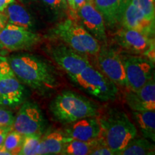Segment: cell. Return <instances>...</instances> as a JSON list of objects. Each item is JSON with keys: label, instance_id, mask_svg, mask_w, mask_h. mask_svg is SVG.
I'll return each mask as SVG.
<instances>
[{"label": "cell", "instance_id": "cell-1", "mask_svg": "<svg viewBox=\"0 0 155 155\" xmlns=\"http://www.w3.org/2000/svg\"><path fill=\"white\" fill-rule=\"evenodd\" d=\"M15 76L42 96L50 94L59 86V76L55 68L41 57L19 53L7 58Z\"/></svg>", "mask_w": 155, "mask_h": 155}, {"label": "cell", "instance_id": "cell-2", "mask_svg": "<svg viewBox=\"0 0 155 155\" xmlns=\"http://www.w3.org/2000/svg\"><path fill=\"white\" fill-rule=\"evenodd\" d=\"M100 134L98 138L116 154L137 137L135 125L125 112L112 108L106 111L98 119Z\"/></svg>", "mask_w": 155, "mask_h": 155}, {"label": "cell", "instance_id": "cell-3", "mask_svg": "<svg viewBox=\"0 0 155 155\" xmlns=\"http://www.w3.org/2000/svg\"><path fill=\"white\" fill-rule=\"evenodd\" d=\"M49 108L54 119L63 124L98 115V106L96 103L71 91H64L58 94Z\"/></svg>", "mask_w": 155, "mask_h": 155}, {"label": "cell", "instance_id": "cell-4", "mask_svg": "<svg viewBox=\"0 0 155 155\" xmlns=\"http://www.w3.org/2000/svg\"><path fill=\"white\" fill-rule=\"evenodd\" d=\"M69 78L75 86L101 101H114L117 98V85L91 64L80 73Z\"/></svg>", "mask_w": 155, "mask_h": 155}, {"label": "cell", "instance_id": "cell-5", "mask_svg": "<svg viewBox=\"0 0 155 155\" xmlns=\"http://www.w3.org/2000/svg\"><path fill=\"white\" fill-rule=\"evenodd\" d=\"M53 34L69 47L84 55H96L100 50V42L73 19H67L59 23L54 28Z\"/></svg>", "mask_w": 155, "mask_h": 155}, {"label": "cell", "instance_id": "cell-6", "mask_svg": "<svg viewBox=\"0 0 155 155\" xmlns=\"http://www.w3.org/2000/svg\"><path fill=\"white\" fill-rule=\"evenodd\" d=\"M46 127L47 121L38 104L27 101L22 103L15 117L12 129L23 136H42Z\"/></svg>", "mask_w": 155, "mask_h": 155}, {"label": "cell", "instance_id": "cell-7", "mask_svg": "<svg viewBox=\"0 0 155 155\" xmlns=\"http://www.w3.org/2000/svg\"><path fill=\"white\" fill-rule=\"evenodd\" d=\"M45 51L69 77L78 75L90 65L86 55L79 53L66 44L48 45Z\"/></svg>", "mask_w": 155, "mask_h": 155}, {"label": "cell", "instance_id": "cell-8", "mask_svg": "<svg viewBox=\"0 0 155 155\" xmlns=\"http://www.w3.org/2000/svg\"><path fill=\"white\" fill-rule=\"evenodd\" d=\"M124 65L127 88H140L154 78V63L141 55H121Z\"/></svg>", "mask_w": 155, "mask_h": 155}, {"label": "cell", "instance_id": "cell-9", "mask_svg": "<svg viewBox=\"0 0 155 155\" xmlns=\"http://www.w3.org/2000/svg\"><path fill=\"white\" fill-rule=\"evenodd\" d=\"M116 43L134 55H141L154 63V38L131 29L123 28L115 35Z\"/></svg>", "mask_w": 155, "mask_h": 155}, {"label": "cell", "instance_id": "cell-10", "mask_svg": "<svg viewBox=\"0 0 155 155\" xmlns=\"http://www.w3.org/2000/svg\"><path fill=\"white\" fill-rule=\"evenodd\" d=\"M40 41V35L9 23L0 31V45L9 51L29 50Z\"/></svg>", "mask_w": 155, "mask_h": 155}, {"label": "cell", "instance_id": "cell-11", "mask_svg": "<svg viewBox=\"0 0 155 155\" xmlns=\"http://www.w3.org/2000/svg\"><path fill=\"white\" fill-rule=\"evenodd\" d=\"M98 65L106 77L119 86L127 87V82L121 55L104 45L96 54Z\"/></svg>", "mask_w": 155, "mask_h": 155}, {"label": "cell", "instance_id": "cell-12", "mask_svg": "<svg viewBox=\"0 0 155 155\" xmlns=\"http://www.w3.org/2000/svg\"><path fill=\"white\" fill-rule=\"evenodd\" d=\"M82 26L99 42L106 41L105 22L99 12L95 8L91 2H86L78 10Z\"/></svg>", "mask_w": 155, "mask_h": 155}, {"label": "cell", "instance_id": "cell-13", "mask_svg": "<svg viewBox=\"0 0 155 155\" xmlns=\"http://www.w3.org/2000/svg\"><path fill=\"white\" fill-rule=\"evenodd\" d=\"M27 96V91L15 75L0 79V105L15 108L22 104Z\"/></svg>", "mask_w": 155, "mask_h": 155}, {"label": "cell", "instance_id": "cell-14", "mask_svg": "<svg viewBox=\"0 0 155 155\" xmlns=\"http://www.w3.org/2000/svg\"><path fill=\"white\" fill-rule=\"evenodd\" d=\"M125 100L127 105L134 111H153L155 109L154 78L149 81L140 88L129 90L126 93Z\"/></svg>", "mask_w": 155, "mask_h": 155}, {"label": "cell", "instance_id": "cell-15", "mask_svg": "<svg viewBox=\"0 0 155 155\" xmlns=\"http://www.w3.org/2000/svg\"><path fill=\"white\" fill-rule=\"evenodd\" d=\"M120 23L124 28L138 31L145 35L154 38V20L147 18L131 2L124 11Z\"/></svg>", "mask_w": 155, "mask_h": 155}, {"label": "cell", "instance_id": "cell-16", "mask_svg": "<svg viewBox=\"0 0 155 155\" xmlns=\"http://www.w3.org/2000/svg\"><path fill=\"white\" fill-rule=\"evenodd\" d=\"M66 125L64 133L71 139L91 141L96 139L99 136V121L95 116L83 118Z\"/></svg>", "mask_w": 155, "mask_h": 155}, {"label": "cell", "instance_id": "cell-17", "mask_svg": "<svg viewBox=\"0 0 155 155\" xmlns=\"http://www.w3.org/2000/svg\"><path fill=\"white\" fill-rule=\"evenodd\" d=\"M131 0H93L92 4L102 15L108 26L120 22L122 15Z\"/></svg>", "mask_w": 155, "mask_h": 155}, {"label": "cell", "instance_id": "cell-18", "mask_svg": "<svg viewBox=\"0 0 155 155\" xmlns=\"http://www.w3.org/2000/svg\"><path fill=\"white\" fill-rule=\"evenodd\" d=\"M40 139L39 154H60L64 144L71 138L58 130H48L44 132Z\"/></svg>", "mask_w": 155, "mask_h": 155}, {"label": "cell", "instance_id": "cell-19", "mask_svg": "<svg viewBox=\"0 0 155 155\" xmlns=\"http://www.w3.org/2000/svg\"><path fill=\"white\" fill-rule=\"evenodd\" d=\"M3 13L7 19V23L21 27V28L32 30L34 27L33 19L28 11L22 5L13 2L7 6Z\"/></svg>", "mask_w": 155, "mask_h": 155}, {"label": "cell", "instance_id": "cell-20", "mask_svg": "<svg viewBox=\"0 0 155 155\" xmlns=\"http://www.w3.org/2000/svg\"><path fill=\"white\" fill-rule=\"evenodd\" d=\"M132 117L144 138L155 141V112L153 111H134Z\"/></svg>", "mask_w": 155, "mask_h": 155}, {"label": "cell", "instance_id": "cell-21", "mask_svg": "<svg viewBox=\"0 0 155 155\" xmlns=\"http://www.w3.org/2000/svg\"><path fill=\"white\" fill-rule=\"evenodd\" d=\"M154 154V144L146 138H136L116 153V155H152Z\"/></svg>", "mask_w": 155, "mask_h": 155}, {"label": "cell", "instance_id": "cell-22", "mask_svg": "<svg viewBox=\"0 0 155 155\" xmlns=\"http://www.w3.org/2000/svg\"><path fill=\"white\" fill-rule=\"evenodd\" d=\"M96 143V139L84 141L71 139L64 144L61 154L63 155H87L91 152Z\"/></svg>", "mask_w": 155, "mask_h": 155}, {"label": "cell", "instance_id": "cell-23", "mask_svg": "<svg viewBox=\"0 0 155 155\" xmlns=\"http://www.w3.org/2000/svg\"><path fill=\"white\" fill-rule=\"evenodd\" d=\"M40 139V135L24 136L23 142L19 155H37L39 154Z\"/></svg>", "mask_w": 155, "mask_h": 155}, {"label": "cell", "instance_id": "cell-24", "mask_svg": "<svg viewBox=\"0 0 155 155\" xmlns=\"http://www.w3.org/2000/svg\"><path fill=\"white\" fill-rule=\"evenodd\" d=\"M24 136L15 130H11L6 137L3 145L12 155L19 154L23 142Z\"/></svg>", "mask_w": 155, "mask_h": 155}, {"label": "cell", "instance_id": "cell-25", "mask_svg": "<svg viewBox=\"0 0 155 155\" xmlns=\"http://www.w3.org/2000/svg\"><path fill=\"white\" fill-rule=\"evenodd\" d=\"M131 2L143 12L147 18L154 20V0H131Z\"/></svg>", "mask_w": 155, "mask_h": 155}, {"label": "cell", "instance_id": "cell-26", "mask_svg": "<svg viewBox=\"0 0 155 155\" xmlns=\"http://www.w3.org/2000/svg\"><path fill=\"white\" fill-rule=\"evenodd\" d=\"M15 116L7 108L0 107V127H12Z\"/></svg>", "mask_w": 155, "mask_h": 155}, {"label": "cell", "instance_id": "cell-27", "mask_svg": "<svg viewBox=\"0 0 155 155\" xmlns=\"http://www.w3.org/2000/svg\"><path fill=\"white\" fill-rule=\"evenodd\" d=\"M91 155H114V153L110 150L108 147L103 144L99 140V139H96V143L94 149H93L91 154Z\"/></svg>", "mask_w": 155, "mask_h": 155}, {"label": "cell", "instance_id": "cell-28", "mask_svg": "<svg viewBox=\"0 0 155 155\" xmlns=\"http://www.w3.org/2000/svg\"><path fill=\"white\" fill-rule=\"evenodd\" d=\"M15 75L12 70L7 58L0 56V79L7 75Z\"/></svg>", "mask_w": 155, "mask_h": 155}, {"label": "cell", "instance_id": "cell-29", "mask_svg": "<svg viewBox=\"0 0 155 155\" xmlns=\"http://www.w3.org/2000/svg\"><path fill=\"white\" fill-rule=\"evenodd\" d=\"M42 2L48 7L53 9H61L65 7V0H42Z\"/></svg>", "mask_w": 155, "mask_h": 155}, {"label": "cell", "instance_id": "cell-30", "mask_svg": "<svg viewBox=\"0 0 155 155\" xmlns=\"http://www.w3.org/2000/svg\"><path fill=\"white\" fill-rule=\"evenodd\" d=\"M11 130H12V127H0V145L4 144L6 137Z\"/></svg>", "mask_w": 155, "mask_h": 155}, {"label": "cell", "instance_id": "cell-31", "mask_svg": "<svg viewBox=\"0 0 155 155\" xmlns=\"http://www.w3.org/2000/svg\"><path fill=\"white\" fill-rule=\"evenodd\" d=\"M7 24V19L5 15L4 14L3 12H0V31L6 26Z\"/></svg>", "mask_w": 155, "mask_h": 155}, {"label": "cell", "instance_id": "cell-32", "mask_svg": "<svg viewBox=\"0 0 155 155\" xmlns=\"http://www.w3.org/2000/svg\"><path fill=\"white\" fill-rule=\"evenodd\" d=\"M14 1L15 0H0V12H3L9 4Z\"/></svg>", "mask_w": 155, "mask_h": 155}, {"label": "cell", "instance_id": "cell-33", "mask_svg": "<svg viewBox=\"0 0 155 155\" xmlns=\"http://www.w3.org/2000/svg\"><path fill=\"white\" fill-rule=\"evenodd\" d=\"M65 2H66L68 5L69 6L70 9H71V12H72V13H73L74 15L76 14L77 9H76V7H75L74 0H65Z\"/></svg>", "mask_w": 155, "mask_h": 155}, {"label": "cell", "instance_id": "cell-34", "mask_svg": "<svg viewBox=\"0 0 155 155\" xmlns=\"http://www.w3.org/2000/svg\"><path fill=\"white\" fill-rule=\"evenodd\" d=\"M75 7H76L77 12L81 7H83L87 2V0H74Z\"/></svg>", "mask_w": 155, "mask_h": 155}, {"label": "cell", "instance_id": "cell-35", "mask_svg": "<svg viewBox=\"0 0 155 155\" xmlns=\"http://www.w3.org/2000/svg\"><path fill=\"white\" fill-rule=\"evenodd\" d=\"M0 155H12L4 145H0Z\"/></svg>", "mask_w": 155, "mask_h": 155}, {"label": "cell", "instance_id": "cell-36", "mask_svg": "<svg viewBox=\"0 0 155 155\" xmlns=\"http://www.w3.org/2000/svg\"><path fill=\"white\" fill-rule=\"evenodd\" d=\"M20 2H22L23 3H28V2H31L35 1V0H19Z\"/></svg>", "mask_w": 155, "mask_h": 155}, {"label": "cell", "instance_id": "cell-37", "mask_svg": "<svg viewBox=\"0 0 155 155\" xmlns=\"http://www.w3.org/2000/svg\"><path fill=\"white\" fill-rule=\"evenodd\" d=\"M93 0H87V2H92Z\"/></svg>", "mask_w": 155, "mask_h": 155}, {"label": "cell", "instance_id": "cell-38", "mask_svg": "<svg viewBox=\"0 0 155 155\" xmlns=\"http://www.w3.org/2000/svg\"><path fill=\"white\" fill-rule=\"evenodd\" d=\"M2 46H1V45H0V52H1V50H2Z\"/></svg>", "mask_w": 155, "mask_h": 155}]
</instances>
